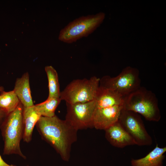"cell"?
I'll list each match as a JSON object with an SVG mask.
<instances>
[{"mask_svg":"<svg viewBox=\"0 0 166 166\" xmlns=\"http://www.w3.org/2000/svg\"><path fill=\"white\" fill-rule=\"evenodd\" d=\"M105 17V14L101 12L76 18L61 30L58 39L63 42L69 44L86 37L100 25Z\"/></svg>","mask_w":166,"mask_h":166,"instance_id":"obj_4","label":"cell"},{"mask_svg":"<svg viewBox=\"0 0 166 166\" xmlns=\"http://www.w3.org/2000/svg\"><path fill=\"white\" fill-rule=\"evenodd\" d=\"M23 108L20 103L14 111L7 114L1 124L0 128L4 141L3 154H16L25 159L26 157L22 153L20 148L24 131Z\"/></svg>","mask_w":166,"mask_h":166,"instance_id":"obj_2","label":"cell"},{"mask_svg":"<svg viewBox=\"0 0 166 166\" xmlns=\"http://www.w3.org/2000/svg\"><path fill=\"white\" fill-rule=\"evenodd\" d=\"M41 116L36 110L34 105L32 106L23 108L22 118L24 126L22 139L26 143L32 140L34 128Z\"/></svg>","mask_w":166,"mask_h":166,"instance_id":"obj_13","label":"cell"},{"mask_svg":"<svg viewBox=\"0 0 166 166\" xmlns=\"http://www.w3.org/2000/svg\"><path fill=\"white\" fill-rule=\"evenodd\" d=\"M105 131V138L114 147L123 148L127 146L136 145L132 138L118 121Z\"/></svg>","mask_w":166,"mask_h":166,"instance_id":"obj_10","label":"cell"},{"mask_svg":"<svg viewBox=\"0 0 166 166\" xmlns=\"http://www.w3.org/2000/svg\"><path fill=\"white\" fill-rule=\"evenodd\" d=\"M123 109L142 115L147 121L158 122L161 117L157 98L152 91L140 86L124 97Z\"/></svg>","mask_w":166,"mask_h":166,"instance_id":"obj_3","label":"cell"},{"mask_svg":"<svg viewBox=\"0 0 166 166\" xmlns=\"http://www.w3.org/2000/svg\"><path fill=\"white\" fill-rule=\"evenodd\" d=\"M96 108L123 106L124 97L116 92L99 86L94 99Z\"/></svg>","mask_w":166,"mask_h":166,"instance_id":"obj_11","label":"cell"},{"mask_svg":"<svg viewBox=\"0 0 166 166\" xmlns=\"http://www.w3.org/2000/svg\"><path fill=\"white\" fill-rule=\"evenodd\" d=\"M20 103L13 90L8 92L3 91L0 94V109L7 114L14 111Z\"/></svg>","mask_w":166,"mask_h":166,"instance_id":"obj_15","label":"cell"},{"mask_svg":"<svg viewBox=\"0 0 166 166\" xmlns=\"http://www.w3.org/2000/svg\"><path fill=\"white\" fill-rule=\"evenodd\" d=\"M7 114L2 110L0 109V125Z\"/></svg>","mask_w":166,"mask_h":166,"instance_id":"obj_18","label":"cell"},{"mask_svg":"<svg viewBox=\"0 0 166 166\" xmlns=\"http://www.w3.org/2000/svg\"><path fill=\"white\" fill-rule=\"evenodd\" d=\"M123 109L122 105L96 108L93 117V128L105 130L118 121Z\"/></svg>","mask_w":166,"mask_h":166,"instance_id":"obj_9","label":"cell"},{"mask_svg":"<svg viewBox=\"0 0 166 166\" xmlns=\"http://www.w3.org/2000/svg\"><path fill=\"white\" fill-rule=\"evenodd\" d=\"M100 78L95 76L89 79L73 80L60 93V98L66 104L85 103L94 100L99 86Z\"/></svg>","mask_w":166,"mask_h":166,"instance_id":"obj_5","label":"cell"},{"mask_svg":"<svg viewBox=\"0 0 166 166\" xmlns=\"http://www.w3.org/2000/svg\"><path fill=\"white\" fill-rule=\"evenodd\" d=\"M27 166H29V165H27Z\"/></svg>","mask_w":166,"mask_h":166,"instance_id":"obj_21","label":"cell"},{"mask_svg":"<svg viewBox=\"0 0 166 166\" xmlns=\"http://www.w3.org/2000/svg\"><path fill=\"white\" fill-rule=\"evenodd\" d=\"M29 80V73H25L21 77L17 79L13 90L24 107L34 105Z\"/></svg>","mask_w":166,"mask_h":166,"instance_id":"obj_12","label":"cell"},{"mask_svg":"<svg viewBox=\"0 0 166 166\" xmlns=\"http://www.w3.org/2000/svg\"><path fill=\"white\" fill-rule=\"evenodd\" d=\"M42 138L51 145L64 161H69L72 144L77 140V130L65 120L55 115L41 117L36 124Z\"/></svg>","mask_w":166,"mask_h":166,"instance_id":"obj_1","label":"cell"},{"mask_svg":"<svg viewBox=\"0 0 166 166\" xmlns=\"http://www.w3.org/2000/svg\"><path fill=\"white\" fill-rule=\"evenodd\" d=\"M166 147L161 148L156 144V147L145 156L139 159H132V166H162L165 158L164 154Z\"/></svg>","mask_w":166,"mask_h":166,"instance_id":"obj_14","label":"cell"},{"mask_svg":"<svg viewBox=\"0 0 166 166\" xmlns=\"http://www.w3.org/2000/svg\"><path fill=\"white\" fill-rule=\"evenodd\" d=\"M61 100L60 98H47L44 101L34 105L35 108L42 117H52Z\"/></svg>","mask_w":166,"mask_h":166,"instance_id":"obj_17","label":"cell"},{"mask_svg":"<svg viewBox=\"0 0 166 166\" xmlns=\"http://www.w3.org/2000/svg\"><path fill=\"white\" fill-rule=\"evenodd\" d=\"M118 121L132 138L136 145L150 146L152 144V137L139 114L123 109Z\"/></svg>","mask_w":166,"mask_h":166,"instance_id":"obj_7","label":"cell"},{"mask_svg":"<svg viewBox=\"0 0 166 166\" xmlns=\"http://www.w3.org/2000/svg\"><path fill=\"white\" fill-rule=\"evenodd\" d=\"M4 91V88L3 87L0 85V94L1 93Z\"/></svg>","mask_w":166,"mask_h":166,"instance_id":"obj_20","label":"cell"},{"mask_svg":"<svg viewBox=\"0 0 166 166\" xmlns=\"http://www.w3.org/2000/svg\"><path fill=\"white\" fill-rule=\"evenodd\" d=\"M48 83L49 95L48 98H60L61 92L57 73L52 66L45 67Z\"/></svg>","mask_w":166,"mask_h":166,"instance_id":"obj_16","label":"cell"},{"mask_svg":"<svg viewBox=\"0 0 166 166\" xmlns=\"http://www.w3.org/2000/svg\"><path fill=\"white\" fill-rule=\"evenodd\" d=\"M65 120L78 131L93 128L92 120L96 109L95 100L85 103L66 104Z\"/></svg>","mask_w":166,"mask_h":166,"instance_id":"obj_8","label":"cell"},{"mask_svg":"<svg viewBox=\"0 0 166 166\" xmlns=\"http://www.w3.org/2000/svg\"><path fill=\"white\" fill-rule=\"evenodd\" d=\"M140 84L139 70L129 66L116 77L103 76L100 78L99 86L114 90L124 97L139 88Z\"/></svg>","mask_w":166,"mask_h":166,"instance_id":"obj_6","label":"cell"},{"mask_svg":"<svg viewBox=\"0 0 166 166\" xmlns=\"http://www.w3.org/2000/svg\"><path fill=\"white\" fill-rule=\"evenodd\" d=\"M0 166H16L13 164L9 165L5 162L0 155Z\"/></svg>","mask_w":166,"mask_h":166,"instance_id":"obj_19","label":"cell"}]
</instances>
